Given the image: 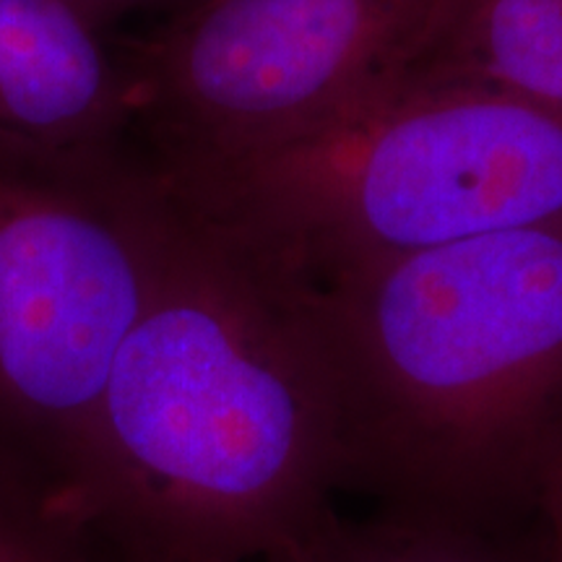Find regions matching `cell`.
<instances>
[{
	"label": "cell",
	"mask_w": 562,
	"mask_h": 562,
	"mask_svg": "<svg viewBox=\"0 0 562 562\" xmlns=\"http://www.w3.org/2000/svg\"><path fill=\"white\" fill-rule=\"evenodd\" d=\"M409 76L469 83L562 115V0H461Z\"/></svg>",
	"instance_id": "obj_7"
},
{
	"label": "cell",
	"mask_w": 562,
	"mask_h": 562,
	"mask_svg": "<svg viewBox=\"0 0 562 562\" xmlns=\"http://www.w3.org/2000/svg\"><path fill=\"white\" fill-rule=\"evenodd\" d=\"M0 562H102V544L50 476L0 446Z\"/></svg>",
	"instance_id": "obj_9"
},
{
	"label": "cell",
	"mask_w": 562,
	"mask_h": 562,
	"mask_svg": "<svg viewBox=\"0 0 562 562\" xmlns=\"http://www.w3.org/2000/svg\"><path fill=\"white\" fill-rule=\"evenodd\" d=\"M344 412V490L463 529L539 533L562 432V220L311 286Z\"/></svg>",
	"instance_id": "obj_2"
},
{
	"label": "cell",
	"mask_w": 562,
	"mask_h": 562,
	"mask_svg": "<svg viewBox=\"0 0 562 562\" xmlns=\"http://www.w3.org/2000/svg\"><path fill=\"white\" fill-rule=\"evenodd\" d=\"M178 203L146 159L0 157V446L66 490Z\"/></svg>",
	"instance_id": "obj_4"
},
{
	"label": "cell",
	"mask_w": 562,
	"mask_h": 562,
	"mask_svg": "<svg viewBox=\"0 0 562 562\" xmlns=\"http://www.w3.org/2000/svg\"><path fill=\"white\" fill-rule=\"evenodd\" d=\"M537 526L544 539L547 560L562 562V432L547 456L537 497Z\"/></svg>",
	"instance_id": "obj_10"
},
{
	"label": "cell",
	"mask_w": 562,
	"mask_h": 562,
	"mask_svg": "<svg viewBox=\"0 0 562 562\" xmlns=\"http://www.w3.org/2000/svg\"><path fill=\"white\" fill-rule=\"evenodd\" d=\"M344 467L313 290L178 203L63 495L112 550L248 562L331 508Z\"/></svg>",
	"instance_id": "obj_1"
},
{
	"label": "cell",
	"mask_w": 562,
	"mask_h": 562,
	"mask_svg": "<svg viewBox=\"0 0 562 562\" xmlns=\"http://www.w3.org/2000/svg\"><path fill=\"white\" fill-rule=\"evenodd\" d=\"M76 3H79L83 11H89L97 21H102V24L108 26L112 19H121V16H125V13L157 11V9L175 13V11L186 9V5L193 3V0H76Z\"/></svg>",
	"instance_id": "obj_11"
},
{
	"label": "cell",
	"mask_w": 562,
	"mask_h": 562,
	"mask_svg": "<svg viewBox=\"0 0 562 562\" xmlns=\"http://www.w3.org/2000/svg\"><path fill=\"white\" fill-rule=\"evenodd\" d=\"M136 94L123 42L76 0H0V157H128Z\"/></svg>",
	"instance_id": "obj_6"
},
{
	"label": "cell",
	"mask_w": 562,
	"mask_h": 562,
	"mask_svg": "<svg viewBox=\"0 0 562 562\" xmlns=\"http://www.w3.org/2000/svg\"><path fill=\"white\" fill-rule=\"evenodd\" d=\"M151 170L180 206L318 286L562 220V115L406 76L279 138Z\"/></svg>",
	"instance_id": "obj_3"
},
{
	"label": "cell",
	"mask_w": 562,
	"mask_h": 562,
	"mask_svg": "<svg viewBox=\"0 0 562 562\" xmlns=\"http://www.w3.org/2000/svg\"><path fill=\"white\" fill-rule=\"evenodd\" d=\"M461 0H193L123 42L154 167L279 138L409 76Z\"/></svg>",
	"instance_id": "obj_5"
},
{
	"label": "cell",
	"mask_w": 562,
	"mask_h": 562,
	"mask_svg": "<svg viewBox=\"0 0 562 562\" xmlns=\"http://www.w3.org/2000/svg\"><path fill=\"white\" fill-rule=\"evenodd\" d=\"M263 562H550L542 533L497 537L383 510L344 518L326 508Z\"/></svg>",
	"instance_id": "obj_8"
},
{
	"label": "cell",
	"mask_w": 562,
	"mask_h": 562,
	"mask_svg": "<svg viewBox=\"0 0 562 562\" xmlns=\"http://www.w3.org/2000/svg\"><path fill=\"white\" fill-rule=\"evenodd\" d=\"M100 544H102V542H100ZM102 562H167V560L144 558V554L121 552V550H112V547H108V544H102Z\"/></svg>",
	"instance_id": "obj_12"
}]
</instances>
